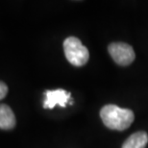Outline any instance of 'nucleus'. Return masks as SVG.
<instances>
[{
	"label": "nucleus",
	"mask_w": 148,
	"mask_h": 148,
	"mask_svg": "<svg viewBox=\"0 0 148 148\" xmlns=\"http://www.w3.org/2000/svg\"><path fill=\"white\" fill-rule=\"evenodd\" d=\"M148 143L147 133L140 131L131 135L124 141L122 148H145Z\"/></svg>",
	"instance_id": "obj_6"
},
{
	"label": "nucleus",
	"mask_w": 148,
	"mask_h": 148,
	"mask_svg": "<svg viewBox=\"0 0 148 148\" xmlns=\"http://www.w3.org/2000/svg\"><path fill=\"white\" fill-rule=\"evenodd\" d=\"M64 51L66 60L75 66H84L90 58L88 48L75 37H69L64 41Z\"/></svg>",
	"instance_id": "obj_2"
},
{
	"label": "nucleus",
	"mask_w": 148,
	"mask_h": 148,
	"mask_svg": "<svg viewBox=\"0 0 148 148\" xmlns=\"http://www.w3.org/2000/svg\"><path fill=\"white\" fill-rule=\"evenodd\" d=\"M8 93V87L5 83L0 81V100H2Z\"/></svg>",
	"instance_id": "obj_7"
},
{
	"label": "nucleus",
	"mask_w": 148,
	"mask_h": 148,
	"mask_svg": "<svg viewBox=\"0 0 148 148\" xmlns=\"http://www.w3.org/2000/svg\"><path fill=\"white\" fill-rule=\"evenodd\" d=\"M112 60L119 66H129L135 60V52L131 45L124 42H112L108 47Z\"/></svg>",
	"instance_id": "obj_3"
},
{
	"label": "nucleus",
	"mask_w": 148,
	"mask_h": 148,
	"mask_svg": "<svg viewBox=\"0 0 148 148\" xmlns=\"http://www.w3.org/2000/svg\"><path fill=\"white\" fill-rule=\"evenodd\" d=\"M16 123V116L12 109L6 104H0V129H13Z\"/></svg>",
	"instance_id": "obj_5"
},
{
	"label": "nucleus",
	"mask_w": 148,
	"mask_h": 148,
	"mask_svg": "<svg viewBox=\"0 0 148 148\" xmlns=\"http://www.w3.org/2000/svg\"><path fill=\"white\" fill-rule=\"evenodd\" d=\"M100 116L106 127L117 131L129 128L135 118L134 112L131 110L121 109L112 104L104 106L100 111Z\"/></svg>",
	"instance_id": "obj_1"
},
{
	"label": "nucleus",
	"mask_w": 148,
	"mask_h": 148,
	"mask_svg": "<svg viewBox=\"0 0 148 148\" xmlns=\"http://www.w3.org/2000/svg\"><path fill=\"white\" fill-rule=\"evenodd\" d=\"M70 93L64 90H46L45 91V100L43 103L44 109H53L55 106L66 107L69 102Z\"/></svg>",
	"instance_id": "obj_4"
}]
</instances>
